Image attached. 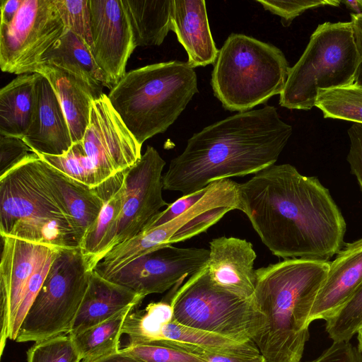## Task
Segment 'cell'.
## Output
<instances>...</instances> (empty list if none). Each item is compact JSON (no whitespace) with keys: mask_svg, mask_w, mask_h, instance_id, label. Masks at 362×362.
<instances>
[{"mask_svg":"<svg viewBox=\"0 0 362 362\" xmlns=\"http://www.w3.org/2000/svg\"><path fill=\"white\" fill-rule=\"evenodd\" d=\"M238 192L239 210L274 255L327 261L344 246V218L317 177L274 164L239 184Z\"/></svg>","mask_w":362,"mask_h":362,"instance_id":"cell-1","label":"cell"},{"mask_svg":"<svg viewBox=\"0 0 362 362\" xmlns=\"http://www.w3.org/2000/svg\"><path fill=\"white\" fill-rule=\"evenodd\" d=\"M293 129L274 106L242 112L194 134L163 175V189L183 195L211 182L245 176L276 162Z\"/></svg>","mask_w":362,"mask_h":362,"instance_id":"cell-2","label":"cell"},{"mask_svg":"<svg viewBox=\"0 0 362 362\" xmlns=\"http://www.w3.org/2000/svg\"><path fill=\"white\" fill-rule=\"evenodd\" d=\"M329 262L285 259L255 271L253 300L265 316L252 340L267 362H300L310 337L309 316Z\"/></svg>","mask_w":362,"mask_h":362,"instance_id":"cell-3","label":"cell"},{"mask_svg":"<svg viewBox=\"0 0 362 362\" xmlns=\"http://www.w3.org/2000/svg\"><path fill=\"white\" fill-rule=\"evenodd\" d=\"M197 74L187 62L170 61L126 72L107 97L142 146L174 123L195 93Z\"/></svg>","mask_w":362,"mask_h":362,"instance_id":"cell-4","label":"cell"},{"mask_svg":"<svg viewBox=\"0 0 362 362\" xmlns=\"http://www.w3.org/2000/svg\"><path fill=\"white\" fill-rule=\"evenodd\" d=\"M0 235L58 248L79 247L34 152L0 177Z\"/></svg>","mask_w":362,"mask_h":362,"instance_id":"cell-5","label":"cell"},{"mask_svg":"<svg viewBox=\"0 0 362 362\" xmlns=\"http://www.w3.org/2000/svg\"><path fill=\"white\" fill-rule=\"evenodd\" d=\"M290 69L276 46L232 33L219 49L211 84L226 110L242 112L280 95Z\"/></svg>","mask_w":362,"mask_h":362,"instance_id":"cell-6","label":"cell"},{"mask_svg":"<svg viewBox=\"0 0 362 362\" xmlns=\"http://www.w3.org/2000/svg\"><path fill=\"white\" fill-rule=\"evenodd\" d=\"M359 63L351 21L319 25L290 69L279 105L291 110H310L319 90L353 84Z\"/></svg>","mask_w":362,"mask_h":362,"instance_id":"cell-7","label":"cell"},{"mask_svg":"<svg viewBox=\"0 0 362 362\" xmlns=\"http://www.w3.org/2000/svg\"><path fill=\"white\" fill-rule=\"evenodd\" d=\"M90 274L79 247L59 249L15 341L37 342L69 334Z\"/></svg>","mask_w":362,"mask_h":362,"instance_id":"cell-8","label":"cell"},{"mask_svg":"<svg viewBox=\"0 0 362 362\" xmlns=\"http://www.w3.org/2000/svg\"><path fill=\"white\" fill-rule=\"evenodd\" d=\"M170 303L181 324L240 343L253 340L265 325V316L253 299H242L215 286L206 266L189 276Z\"/></svg>","mask_w":362,"mask_h":362,"instance_id":"cell-9","label":"cell"},{"mask_svg":"<svg viewBox=\"0 0 362 362\" xmlns=\"http://www.w3.org/2000/svg\"><path fill=\"white\" fill-rule=\"evenodd\" d=\"M66 28L54 0H23L13 20L0 24V68L32 74Z\"/></svg>","mask_w":362,"mask_h":362,"instance_id":"cell-10","label":"cell"},{"mask_svg":"<svg viewBox=\"0 0 362 362\" xmlns=\"http://www.w3.org/2000/svg\"><path fill=\"white\" fill-rule=\"evenodd\" d=\"M81 143L102 184L134 165L141 156L142 146L104 93L92 103L89 124Z\"/></svg>","mask_w":362,"mask_h":362,"instance_id":"cell-11","label":"cell"},{"mask_svg":"<svg viewBox=\"0 0 362 362\" xmlns=\"http://www.w3.org/2000/svg\"><path fill=\"white\" fill-rule=\"evenodd\" d=\"M209 250L166 245L134 259L106 279L146 297L162 293L204 269Z\"/></svg>","mask_w":362,"mask_h":362,"instance_id":"cell-12","label":"cell"},{"mask_svg":"<svg viewBox=\"0 0 362 362\" xmlns=\"http://www.w3.org/2000/svg\"><path fill=\"white\" fill-rule=\"evenodd\" d=\"M165 165L157 150L148 146L136 163L124 171L123 205L112 248L139 233L162 207L169 205L162 194Z\"/></svg>","mask_w":362,"mask_h":362,"instance_id":"cell-13","label":"cell"},{"mask_svg":"<svg viewBox=\"0 0 362 362\" xmlns=\"http://www.w3.org/2000/svg\"><path fill=\"white\" fill-rule=\"evenodd\" d=\"M92 55L111 90L126 74L136 47L122 0H89Z\"/></svg>","mask_w":362,"mask_h":362,"instance_id":"cell-14","label":"cell"},{"mask_svg":"<svg viewBox=\"0 0 362 362\" xmlns=\"http://www.w3.org/2000/svg\"><path fill=\"white\" fill-rule=\"evenodd\" d=\"M0 262V356L10 339L16 312L40 265L60 248L1 236Z\"/></svg>","mask_w":362,"mask_h":362,"instance_id":"cell-15","label":"cell"},{"mask_svg":"<svg viewBox=\"0 0 362 362\" xmlns=\"http://www.w3.org/2000/svg\"><path fill=\"white\" fill-rule=\"evenodd\" d=\"M209 245L206 269L211 283L240 298L252 300L257 257L252 244L245 239L222 236L211 240Z\"/></svg>","mask_w":362,"mask_h":362,"instance_id":"cell-16","label":"cell"},{"mask_svg":"<svg viewBox=\"0 0 362 362\" xmlns=\"http://www.w3.org/2000/svg\"><path fill=\"white\" fill-rule=\"evenodd\" d=\"M362 287V238L345 243L329 262L325 282L311 310L308 323L327 320Z\"/></svg>","mask_w":362,"mask_h":362,"instance_id":"cell-17","label":"cell"},{"mask_svg":"<svg viewBox=\"0 0 362 362\" xmlns=\"http://www.w3.org/2000/svg\"><path fill=\"white\" fill-rule=\"evenodd\" d=\"M41 160L45 177L64 209L80 245L84 234L98 217L104 206L113 177L91 188Z\"/></svg>","mask_w":362,"mask_h":362,"instance_id":"cell-18","label":"cell"},{"mask_svg":"<svg viewBox=\"0 0 362 362\" xmlns=\"http://www.w3.org/2000/svg\"><path fill=\"white\" fill-rule=\"evenodd\" d=\"M37 90L35 115L22 139L35 153L62 155L73 144L65 114L49 82L40 74Z\"/></svg>","mask_w":362,"mask_h":362,"instance_id":"cell-19","label":"cell"},{"mask_svg":"<svg viewBox=\"0 0 362 362\" xmlns=\"http://www.w3.org/2000/svg\"><path fill=\"white\" fill-rule=\"evenodd\" d=\"M33 73L44 76L56 93L69 124L73 144L82 141L89 124L92 103L103 91L53 64H40Z\"/></svg>","mask_w":362,"mask_h":362,"instance_id":"cell-20","label":"cell"},{"mask_svg":"<svg viewBox=\"0 0 362 362\" xmlns=\"http://www.w3.org/2000/svg\"><path fill=\"white\" fill-rule=\"evenodd\" d=\"M172 30L192 68L214 64L219 49L210 30L204 0H174Z\"/></svg>","mask_w":362,"mask_h":362,"instance_id":"cell-21","label":"cell"},{"mask_svg":"<svg viewBox=\"0 0 362 362\" xmlns=\"http://www.w3.org/2000/svg\"><path fill=\"white\" fill-rule=\"evenodd\" d=\"M145 297L90 272L87 290L70 335L100 324L130 305L137 306Z\"/></svg>","mask_w":362,"mask_h":362,"instance_id":"cell-22","label":"cell"},{"mask_svg":"<svg viewBox=\"0 0 362 362\" xmlns=\"http://www.w3.org/2000/svg\"><path fill=\"white\" fill-rule=\"evenodd\" d=\"M38 73L18 75L0 90V134L23 139L37 105Z\"/></svg>","mask_w":362,"mask_h":362,"instance_id":"cell-23","label":"cell"},{"mask_svg":"<svg viewBox=\"0 0 362 362\" xmlns=\"http://www.w3.org/2000/svg\"><path fill=\"white\" fill-rule=\"evenodd\" d=\"M123 172L113 177L111 189L95 222L84 234L79 248L90 272L110 250L123 205Z\"/></svg>","mask_w":362,"mask_h":362,"instance_id":"cell-24","label":"cell"},{"mask_svg":"<svg viewBox=\"0 0 362 362\" xmlns=\"http://www.w3.org/2000/svg\"><path fill=\"white\" fill-rule=\"evenodd\" d=\"M136 46L160 45L172 30L174 0H122Z\"/></svg>","mask_w":362,"mask_h":362,"instance_id":"cell-25","label":"cell"},{"mask_svg":"<svg viewBox=\"0 0 362 362\" xmlns=\"http://www.w3.org/2000/svg\"><path fill=\"white\" fill-rule=\"evenodd\" d=\"M42 63L53 64L82 78L94 88L103 91L107 84L104 74L85 42L74 33L66 30L45 54Z\"/></svg>","mask_w":362,"mask_h":362,"instance_id":"cell-26","label":"cell"},{"mask_svg":"<svg viewBox=\"0 0 362 362\" xmlns=\"http://www.w3.org/2000/svg\"><path fill=\"white\" fill-rule=\"evenodd\" d=\"M136 305H130L107 320L84 331L71 335L81 362H92L118 352L120 338L127 315Z\"/></svg>","mask_w":362,"mask_h":362,"instance_id":"cell-27","label":"cell"},{"mask_svg":"<svg viewBox=\"0 0 362 362\" xmlns=\"http://www.w3.org/2000/svg\"><path fill=\"white\" fill-rule=\"evenodd\" d=\"M315 107L325 118L362 124V87L354 83L331 89L319 90Z\"/></svg>","mask_w":362,"mask_h":362,"instance_id":"cell-28","label":"cell"},{"mask_svg":"<svg viewBox=\"0 0 362 362\" xmlns=\"http://www.w3.org/2000/svg\"><path fill=\"white\" fill-rule=\"evenodd\" d=\"M36 154L50 166L83 185L93 188L102 184L84 153L81 141L74 143L62 155Z\"/></svg>","mask_w":362,"mask_h":362,"instance_id":"cell-29","label":"cell"},{"mask_svg":"<svg viewBox=\"0 0 362 362\" xmlns=\"http://www.w3.org/2000/svg\"><path fill=\"white\" fill-rule=\"evenodd\" d=\"M325 322L333 342L349 341L362 327V287Z\"/></svg>","mask_w":362,"mask_h":362,"instance_id":"cell-30","label":"cell"},{"mask_svg":"<svg viewBox=\"0 0 362 362\" xmlns=\"http://www.w3.org/2000/svg\"><path fill=\"white\" fill-rule=\"evenodd\" d=\"M27 362H81L70 334L35 342L27 351Z\"/></svg>","mask_w":362,"mask_h":362,"instance_id":"cell-31","label":"cell"},{"mask_svg":"<svg viewBox=\"0 0 362 362\" xmlns=\"http://www.w3.org/2000/svg\"><path fill=\"white\" fill-rule=\"evenodd\" d=\"M66 30L78 35L91 53L93 43L90 27L89 0H54Z\"/></svg>","mask_w":362,"mask_h":362,"instance_id":"cell-32","label":"cell"},{"mask_svg":"<svg viewBox=\"0 0 362 362\" xmlns=\"http://www.w3.org/2000/svg\"><path fill=\"white\" fill-rule=\"evenodd\" d=\"M121 350L145 362H206L207 361L192 353L162 346H125Z\"/></svg>","mask_w":362,"mask_h":362,"instance_id":"cell-33","label":"cell"},{"mask_svg":"<svg viewBox=\"0 0 362 362\" xmlns=\"http://www.w3.org/2000/svg\"><path fill=\"white\" fill-rule=\"evenodd\" d=\"M265 10L281 17V23L284 27L291 25L293 20L302 14L306 10L325 6H338L339 1H276V0H256Z\"/></svg>","mask_w":362,"mask_h":362,"instance_id":"cell-34","label":"cell"},{"mask_svg":"<svg viewBox=\"0 0 362 362\" xmlns=\"http://www.w3.org/2000/svg\"><path fill=\"white\" fill-rule=\"evenodd\" d=\"M59 250V249L52 254L47 259H45L40 265V267L32 276L28 287L16 312L15 319L11 327L9 339L15 341L18 329L24 320V317L30 309L32 303H33L37 293L41 288L49 269Z\"/></svg>","mask_w":362,"mask_h":362,"instance_id":"cell-35","label":"cell"},{"mask_svg":"<svg viewBox=\"0 0 362 362\" xmlns=\"http://www.w3.org/2000/svg\"><path fill=\"white\" fill-rule=\"evenodd\" d=\"M209 189V185L195 192L182 195L173 203L169 204L165 209L154 216L141 231L157 228L179 216L204 198Z\"/></svg>","mask_w":362,"mask_h":362,"instance_id":"cell-36","label":"cell"},{"mask_svg":"<svg viewBox=\"0 0 362 362\" xmlns=\"http://www.w3.org/2000/svg\"><path fill=\"white\" fill-rule=\"evenodd\" d=\"M32 152L22 139L0 134V177L22 162Z\"/></svg>","mask_w":362,"mask_h":362,"instance_id":"cell-37","label":"cell"},{"mask_svg":"<svg viewBox=\"0 0 362 362\" xmlns=\"http://www.w3.org/2000/svg\"><path fill=\"white\" fill-rule=\"evenodd\" d=\"M347 132L350 148L346 159L362 192V124L354 123Z\"/></svg>","mask_w":362,"mask_h":362,"instance_id":"cell-38","label":"cell"},{"mask_svg":"<svg viewBox=\"0 0 362 362\" xmlns=\"http://www.w3.org/2000/svg\"><path fill=\"white\" fill-rule=\"evenodd\" d=\"M206 362H267L262 354L247 356L226 353L219 351H211L206 356Z\"/></svg>","mask_w":362,"mask_h":362,"instance_id":"cell-39","label":"cell"},{"mask_svg":"<svg viewBox=\"0 0 362 362\" xmlns=\"http://www.w3.org/2000/svg\"><path fill=\"white\" fill-rule=\"evenodd\" d=\"M354 35L360 55V63L357 69L354 84L362 87V16L351 14Z\"/></svg>","mask_w":362,"mask_h":362,"instance_id":"cell-40","label":"cell"},{"mask_svg":"<svg viewBox=\"0 0 362 362\" xmlns=\"http://www.w3.org/2000/svg\"><path fill=\"white\" fill-rule=\"evenodd\" d=\"M23 0L1 1V25L10 23L17 14Z\"/></svg>","mask_w":362,"mask_h":362,"instance_id":"cell-41","label":"cell"},{"mask_svg":"<svg viewBox=\"0 0 362 362\" xmlns=\"http://www.w3.org/2000/svg\"><path fill=\"white\" fill-rule=\"evenodd\" d=\"M92 362H145L121 349L115 353Z\"/></svg>","mask_w":362,"mask_h":362,"instance_id":"cell-42","label":"cell"},{"mask_svg":"<svg viewBox=\"0 0 362 362\" xmlns=\"http://www.w3.org/2000/svg\"><path fill=\"white\" fill-rule=\"evenodd\" d=\"M341 3L352 11V14L362 16V0L341 1Z\"/></svg>","mask_w":362,"mask_h":362,"instance_id":"cell-43","label":"cell"},{"mask_svg":"<svg viewBox=\"0 0 362 362\" xmlns=\"http://www.w3.org/2000/svg\"><path fill=\"white\" fill-rule=\"evenodd\" d=\"M356 334H357V339H358L357 348H358V351L362 354V327L358 330Z\"/></svg>","mask_w":362,"mask_h":362,"instance_id":"cell-44","label":"cell"}]
</instances>
